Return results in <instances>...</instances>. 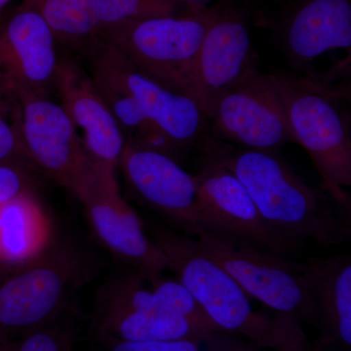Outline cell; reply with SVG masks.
Listing matches in <instances>:
<instances>
[{"instance_id": "obj_1", "label": "cell", "mask_w": 351, "mask_h": 351, "mask_svg": "<svg viewBox=\"0 0 351 351\" xmlns=\"http://www.w3.org/2000/svg\"><path fill=\"white\" fill-rule=\"evenodd\" d=\"M204 152L239 178L265 223L291 244L339 245L350 239V219L341 216V207L307 184L276 152L230 149L214 141H205Z\"/></svg>"}, {"instance_id": "obj_2", "label": "cell", "mask_w": 351, "mask_h": 351, "mask_svg": "<svg viewBox=\"0 0 351 351\" xmlns=\"http://www.w3.org/2000/svg\"><path fill=\"white\" fill-rule=\"evenodd\" d=\"M149 237L163 254L167 269L176 274L221 332L239 335L258 348L306 351V337L300 321L256 311L239 284L199 250L195 237L159 226L149 228Z\"/></svg>"}, {"instance_id": "obj_3", "label": "cell", "mask_w": 351, "mask_h": 351, "mask_svg": "<svg viewBox=\"0 0 351 351\" xmlns=\"http://www.w3.org/2000/svg\"><path fill=\"white\" fill-rule=\"evenodd\" d=\"M280 92L295 144L311 156L323 189L348 210L351 186L350 114L341 95L311 76L272 73Z\"/></svg>"}, {"instance_id": "obj_4", "label": "cell", "mask_w": 351, "mask_h": 351, "mask_svg": "<svg viewBox=\"0 0 351 351\" xmlns=\"http://www.w3.org/2000/svg\"><path fill=\"white\" fill-rule=\"evenodd\" d=\"M221 9L134 21L105 29L100 38L138 71L174 91L189 95L198 53Z\"/></svg>"}, {"instance_id": "obj_5", "label": "cell", "mask_w": 351, "mask_h": 351, "mask_svg": "<svg viewBox=\"0 0 351 351\" xmlns=\"http://www.w3.org/2000/svg\"><path fill=\"white\" fill-rule=\"evenodd\" d=\"M195 239L199 250L219 263L249 297L276 313L318 322L317 308L304 280L302 263L215 233H202Z\"/></svg>"}, {"instance_id": "obj_6", "label": "cell", "mask_w": 351, "mask_h": 351, "mask_svg": "<svg viewBox=\"0 0 351 351\" xmlns=\"http://www.w3.org/2000/svg\"><path fill=\"white\" fill-rule=\"evenodd\" d=\"M80 258L66 247L48 245L0 283V336L25 334L56 319L80 280Z\"/></svg>"}, {"instance_id": "obj_7", "label": "cell", "mask_w": 351, "mask_h": 351, "mask_svg": "<svg viewBox=\"0 0 351 351\" xmlns=\"http://www.w3.org/2000/svg\"><path fill=\"white\" fill-rule=\"evenodd\" d=\"M71 193L82 203L97 239L115 258L144 274L168 270L163 254L120 193L117 173L89 158Z\"/></svg>"}, {"instance_id": "obj_8", "label": "cell", "mask_w": 351, "mask_h": 351, "mask_svg": "<svg viewBox=\"0 0 351 351\" xmlns=\"http://www.w3.org/2000/svg\"><path fill=\"white\" fill-rule=\"evenodd\" d=\"M207 119L221 140L242 149L276 152L295 143L274 75L257 66L219 97Z\"/></svg>"}, {"instance_id": "obj_9", "label": "cell", "mask_w": 351, "mask_h": 351, "mask_svg": "<svg viewBox=\"0 0 351 351\" xmlns=\"http://www.w3.org/2000/svg\"><path fill=\"white\" fill-rule=\"evenodd\" d=\"M195 178L197 237L215 233L280 256L294 250L265 223L243 184L225 166L206 156Z\"/></svg>"}, {"instance_id": "obj_10", "label": "cell", "mask_w": 351, "mask_h": 351, "mask_svg": "<svg viewBox=\"0 0 351 351\" xmlns=\"http://www.w3.org/2000/svg\"><path fill=\"white\" fill-rule=\"evenodd\" d=\"M119 170L143 204L162 216L184 234H198L196 182L174 157L126 143Z\"/></svg>"}, {"instance_id": "obj_11", "label": "cell", "mask_w": 351, "mask_h": 351, "mask_svg": "<svg viewBox=\"0 0 351 351\" xmlns=\"http://www.w3.org/2000/svg\"><path fill=\"white\" fill-rule=\"evenodd\" d=\"M25 154L32 166L71 189L89 162L75 126L61 104L31 91L16 92Z\"/></svg>"}, {"instance_id": "obj_12", "label": "cell", "mask_w": 351, "mask_h": 351, "mask_svg": "<svg viewBox=\"0 0 351 351\" xmlns=\"http://www.w3.org/2000/svg\"><path fill=\"white\" fill-rule=\"evenodd\" d=\"M56 46L49 25L25 1L0 17V84L49 96L60 64Z\"/></svg>"}, {"instance_id": "obj_13", "label": "cell", "mask_w": 351, "mask_h": 351, "mask_svg": "<svg viewBox=\"0 0 351 351\" xmlns=\"http://www.w3.org/2000/svg\"><path fill=\"white\" fill-rule=\"evenodd\" d=\"M90 49L119 77L178 152L202 142L208 120L195 99L145 75L117 48L101 38Z\"/></svg>"}, {"instance_id": "obj_14", "label": "cell", "mask_w": 351, "mask_h": 351, "mask_svg": "<svg viewBox=\"0 0 351 351\" xmlns=\"http://www.w3.org/2000/svg\"><path fill=\"white\" fill-rule=\"evenodd\" d=\"M54 89L90 160L117 173L125 137L91 75L75 62L60 60Z\"/></svg>"}, {"instance_id": "obj_15", "label": "cell", "mask_w": 351, "mask_h": 351, "mask_svg": "<svg viewBox=\"0 0 351 351\" xmlns=\"http://www.w3.org/2000/svg\"><path fill=\"white\" fill-rule=\"evenodd\" d=\"M256 66L246 22L237 13L221 10L203 39L189 96L197 101L207 119L219 97Z\"/></svg>"}, {"instance_id": "obj_16", "label": "cell", "mask_w": 351, "mask_h": 351, "mask_svg": "<svg viewBox=\"0 0 351 351\" xmlns=\"http://www.w3.org/2000/svg\"><path fill=\"white\" fill-rule=\"evenodd\" d=\"M286 57L304 68L329 50L350 49L351 0H299L282 32Z\"/></svg>"}, {"instance_id": "obj_17", "label": "cell", "mask_w": 351, "mask_h": 351, "mask_svg": "<svg viewBox=\"0 0 351 351\" xmlns=\"http://www.w3.org/2000/svg\"><path fill=\"white\" fill-rule=\"evenodd\" d=\"M304 280L311 291L321 322L330 338L351 346V258L338 255L313 258L302 263Z\"/></svg>"}, {"instance_id": "obj_18", "label": "cell", "mask_w": 351, "mask_h": 351, "mask_svg": "<svg viewBox=\"0 0 351 351\" xmlns=\"http://www.w3.org/2000/svg\"><path fill=\"white\" fill-rule=\"evenodd\" d=\"M94 330L113 339L127 341L199 338L219 332L181 316L112 307H96Z\"/></svg>"}, {"instance_id": "obj_19", "label": "cell", "mask_w": 351, "mask_h": 351, "mask_svg": "<svg viewBox=\"0 0 351 351\" xmlns=\"http://www.w3.org/2000/svg\"><path fill=\"white\" fill-rule=\"evenodd\" d=\"M90 75L125 137L126 143L149 147L174 157L177 149L147 114L110 68L92 54Z\"/></svg>"}, {"instance_id": "obj_20", "label": "cell", "mask_w": 351, "mask_h": 351, "mask_svg": "<svg viewBox=\"0 0 351 351\" xmlns=\"http://www.w3.org/2000/svg\"><path fill=\"white\" fill-rule=\"evenodd\" d=\"M49 226L32 193L0 206V261L20 265L49 245Z\"/></svg>"}, {"instance_id": "obj_21", "label": "cell", "mask_w": 351, "mask_h": 351, "mask_svg": "<svg viewBox=\"0 0 351 351\" xmlns=\"http://www.w3.org/2000/svg\"><path fill=\"white\" fill-rule=\"evenodd\" d=\"M49 25L57 43L91 48L100 39L94 0H25Z\"/></svg>"}, {"instance_id": "obj_22", "label": "cell", "mask_w": 351, "mask_h": 351, "mask_svg": "<svg viewBox=\"0 0 351 351\" xmlns=\"http://www.w3.org/2000/svg\"><path fill=\"white\" fill-rule=\"evenodd\" d=\"M104 351H252L223 332L171 341H127L96 332Z\"/></svg>"}, {"instance_id": "obj_23", "label": "cell", "mask_w": 351, "mask_h": 351, "mask_svg": "<svg viewBox=\"0 0 351 351\" xmlns=\"http://www.w3.org/2000/svg\"><path fill=\"white\" fill-rule=\"evenodd\" d=\"M182 6L193 7L177 0H94L101 32L134 21L182 15Z\"/></svg>"}, {"instance_id": "obj_24", "label": "cell", "mask_w": 351, "mask_h": 351, "mask_svg": "<svg viewBox=\"0 0 351 351\" xmlns=\"http://www.w3.org/2000/svg\"><path fill=\"white\" fill-rule=\"evenodd\" d=\"M0 164L32 165L23 145L18 95L0 84Z\"/></svg>"}, {"instance_id": "obj_25", "label": "cell", "mask_w": 351, "mask_h": 351, "mask_svg": "<svg viewBox=\"0 0 351 351\" xmlns=\"http://www.w3.org/2000/svg\"><path fill=\"white\" fill-rule=\"evenodd\" d=\"M75 334L56 319L25 332L15 351H71Z\"/></svg>"}, {"instance_id": "obj_26", "label": "cell", "mask_w": 351, "mask_h": 351, "mask_svg": "<svg viewBox=\"0 0 351 351\" xmlns=\"http://www.w3.org/2000/svg\"><path fill=\"white\" fill-rule=\"evenodd\" d=\"M29 193H31V189L25 167L0 164V206Z\"/></svg>"}, {"instance_id": "obj_27", "label": "cell", "mask_w": 351, "mask_h": 351, "mask_svg": "<svg viewBox=\"0 0 351 351\" xmlns=\"http://www.w3.org/2000/svg\"><path fill=\"white\" fill-rule=\"evenodd\" d=\"M17 343L10 341L8 337L0 336V351H15Z\"/></svg>"}, {"instance_id": "obj_28", "label": "cell", "mask_w": 351, "mask_h": 351, "mask_svg": "<svg viewBox=\"0 0 351 351\" xmlns=\"http://www.w3.org/2000/svg\"><path fill=\"white\" fill-rule=\"evenodd\" d=\"M177 1L181 2L184 5L196 7L206 3V2L214 1V0H177ZM223 1H226V0H223Z\"/></svg>"}, {"instance_id": "obj_29", "label": "cell", "mask_w": 351, "mask_h": 351, "mask_svg": "<svg viewBox=\"0 0 351 351\" xmlns=\"http://www.w3.org/2000/svg\"><path fill=\"white\" fill-rule=\"evenodd\" d=\"M10 1L11 0H0V13H1L2 10H3V9L10 3Z\"/></svg>"}]
</instances>
